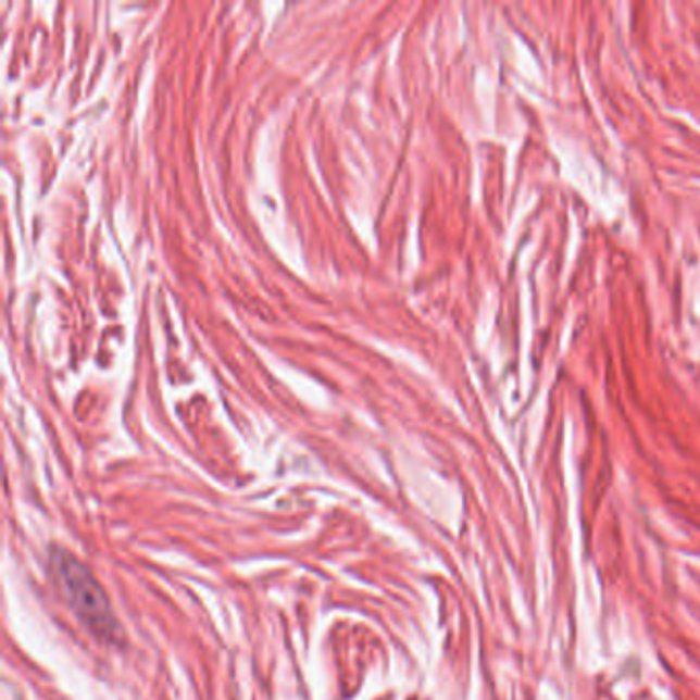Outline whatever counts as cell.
Masks as SVG:
<instances>
[{
    "mask_svg": "<svg viewBox=\"0 0 700 700\" xmlns=\"http://www.w3.org/2000/svg\"><path fill=\"white\" fill-rule=\"evenodd\" d=\"M55 582L68 607L85 628L101 641L113 643L120 635L115 614L111 610L110 598L101 584L92 577L87 565H83L68 551L52 554Z\"/></svg>",
    "mask_w": 700,
    "mask_h": 700,
    "instance_id": "6da1fadb",
    "label": "cell"
}]
</instances>
